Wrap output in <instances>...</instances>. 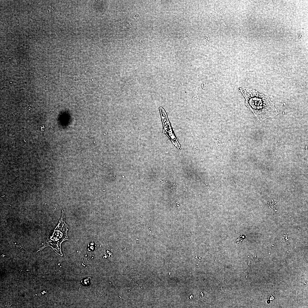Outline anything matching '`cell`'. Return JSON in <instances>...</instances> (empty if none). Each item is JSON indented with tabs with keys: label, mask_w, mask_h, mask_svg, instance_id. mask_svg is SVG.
Segmentation results:
<instances>
[{
	"label": "cell",
	"mask_w": 308,
	"mask_h": 308,
	"mask_svg": "<svg viewBox=\"0 0 308 308\" xmlns=\"http://www.w3.org/2000/svg\"><path fill=\"white\" fill-rule=\"evenodd\" d=\"M239 91L244 97L246 106L261 122L278 114L273 103L267 96L250 88H240Z\"/></svg>",
	"instance_id": "cell-1"
},
{
	"label": "cell",
	"mask_w": 308,
	"mask_h": 308,
	"mask_svg": "<svg viewBox=\"0 0 308 308\" xmlns=\"http://www.w3.org/2000/svg\"><path fill=\"white\" fill-rule=\"evenodd\" d=\"M65 215L64 211H62L61 216L59 222L55 229L52 231L44 245L40 248L41 250L48 246L52 247L58 254L62 256L61 251V245L64 241L68 240L67 226L65 222Z\"/></svg>",
	"instance_id": "cell-2"
}]
</instances>
